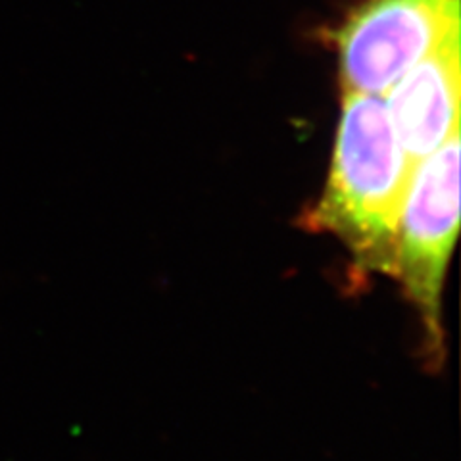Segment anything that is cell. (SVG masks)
Returning a JSON list of instances; mask_svg holds the SVG:
<instances>
[{
	"label": "cell",
	"mask_w": 461,
	"mask_h": 461,
	"mask_svg": "<svg viewBox=\"0 0 461 461\" xmlns=\"http://www.w3.org/2000/svg\"><path fill=\"white\" fill-rule=\"evenodd\" d=\"M411 167L384 96L344 93L327 183L306 227L335 235L359 269L393 277Z\"/></svg>",
	"instance_id": "1"
},
{
	"label": "cell",
	"mask_w": 461,
	"mask_h": 461,
	"mask_svg": "<svg viewBox=\"0 0 461 461\" xmlns=\"http://www.w3.org/2000/svg\"><path fill=\"white\" fill-rule=\"evenodd\" d=\"M459 131L411 167L400 210L394 276L421 317L427 352L442 357L440 298L459 229Z\"/></svg>",
	"instance_id": "2"
},
{
	"label": "cell",
	"mask_w": 461,
	"mask_h": 461,
	"mask_svg": "<svg viewBox=\"0 0 461 461\" xmlns=\"http://www.w3.org/2000/svg\"><path fill=\"white\" fill-rule=\"evenodd\" d=\"M459 32V0H367L339 35L344 93L384 95Z\"/></svg>",
	"instance_id": "3"
},
{
	"label": "cell",
	"mask_w": 461,
	"mask_h": 461,
	"mask_svg": "<svg viewBox=\"0 0 461 461\" xmlns=\"http://www.w3.org/2000/svg\"><path fill=\"white\" fill-rule=\"evenodd\" d=\"M383 96L402 149L415 166L459 131V32Z\"/></svg>",
	"instance_id": "4"
}]
</instances>
